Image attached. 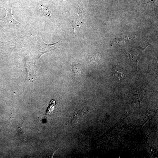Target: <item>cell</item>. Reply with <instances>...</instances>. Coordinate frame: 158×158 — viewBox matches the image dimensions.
I'll return each instance as SVG.
<instances>
[{"label": "cell", "mask_w": 158, "mask_h": 158, "mask_svg": "<svg viewBox=\"0 0 158 158\" xmlns=\"http://www.w3.org/2000/svg\"><path fill=\"white\" fill-rule=\"evenodd\" d=\"M60 41L52 44H47L45 43L42 39L37 41L34 46V50L38 55L39 60L43 54L60 47L59 43Z\"/></svg>", "instance_id": "obj_1"}, {"label": "cell", "mask_w": 158, "mask_h": 158, "mask_svg": "<svg viewBox=\"0 0 158 158\" xmlns=\"http://www.w3.org/2000/svg\"><path fill=\"white\" fill-rule=\"evenodd\" d=\"M25 67L27 71V75L25 81H33L38 78L39 75L35 68L31 63L28 61L24 62Z\"/></svg>", "instance_id": "obj_2"}, {"label": "cell", "mask_w": 158, "mask_h": 158, "mask_svg": "<svg viewBox=\"0 0 158 158\" xmlns=\"http://www.w3.org/2000/svg\"><path fill=\"white\" fill-rule=\"evenodd\" d=\"M83 18L82 11H76L74 14L70 23L72 28L74 31L78 30L83 22Z\"/></svg>", "instance_id": "obj_3"}, {"label": "cell", "mask_w": 158, "mask_h": 158, "mask_svg": "<svg viewBox=\"0 0 158 158\" xmlns=\"http://www.w3.org/2000/svg\"><path fill=\"white\" fill-rule=\"evenodd\" d=\"M6 15L4 18L1 19L4 23L13 28L23 26L21 24L15 20L13 18L11 11V6L6 9Z\"/></svg>", "instance_id": "obj_4"}, {"label": "cell", "mask_w": 158, "mask_h": 158, "mask_svg": "<svg viewBox=\"0 0 158 158\" xmlns=\"http://www.w3.org/2000/svg\"><path fill=\"white\" fill-rule=\"evenodd\" d=\"M146 44L141 45L140 47H138L136 49H133L128 54L129 56H131L132 57L137 58V60H138L139 58L141 56L143 51L148 45L150 44H147L146 45Z\"/></svg>", "instance_id": "obj_5"}, {"label": "cell", "mask_w": 158, "mask_h": 158, "mask_svg": "<svg viewBox=\"0 0 158 158\" xmlns=\"http://www.w3.org/2000/svg\"><path fill=\"white\" fill-rule=\"evenodd\" d=\"M39 12L41 14L51 19H53L54 17L51 11L46 7L42 5L37 6Z\"/></svg>", "instance_id": "obj_6"}, {"label": "cell", "mask_w": 158, "mask_h": 158, "mask_svg": "<svg viewBox=\"0 0 158 158\" xmlns=\"http://www.w3.org/2000/svg\"><path fill=\"white\" fill-rule=\"evenodd\" d=\"M112 74L116 78L121 80L124 76V73L121 68L118 65L114 66L112 69Z\"/></svg>", "instance_id": "obj_7"}, {"label": "cell", "mask_w": 158, "mask_h": 158, "mask_svg": "<svg viewBox=\"0 0 158 158\" xmlns=\"http://www.w3.org/2000/svg\"><path fill=\"white\" fill-rule=\"evenodd\" d=\"M56 102L54 100L52 99L50 101L46 112V114H49L52 113L55 108Z\"/></svg>", "instance_id": "obj_8"}, {"label": "cell", "mask_w": 158, "mask_h": 158, "mask_svg": "<svg viewBox=\"0 0 158 158\" xmlns=\"http://www.w3.org/2000/svg\"><path fill=\"white\" fill-rule=\"evenodd\" d=\"M135 36L134 35L133 36H126L123 37V38L125 39V42H127L133 39Z\"/></svg>", "instance_id": "obj_9"}, {"label": "cell", "mask_w": 158, "mask_h": 158, "mask_svg": "<svg viewBox=\"0 0 158 158\" xmlns=\"http://www.w3.org/2000/svg\"><path fill=\"white\" fill-rule=\"evenodd\" d=\"M5 56V55H2L0 54V60L3 59Z\"/></svg>", "instance_id": "obj_10"}, {"label": "cell", "mask_w": 158, "mask_h": 158, "mask_svg": "<svg viewBox=\"0 0 158 158\" xmlns=\"http://www.w3.org/2000/svg\"><path fill=\"white\" fill-rule=\"evenodd\" d=\"M65 0H62V1H65Z\"/></svg>", "instance_id": "obj_11"}]
</instances>
